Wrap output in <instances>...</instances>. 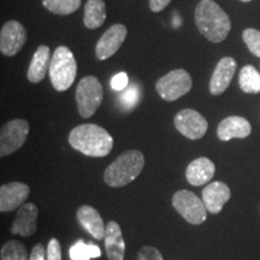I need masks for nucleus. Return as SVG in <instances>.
Segmentation results:
<instances>
[{
	"mask_svg": "<svg viewBox=\"0 0 260 260\" xmlns=\"http://www.w3.org/2000/svg\"><path fill=\"white\" fill-rule=\"evenodd\" d=\"M119 102H121L122 107H124L125 110H132L138 105L140 102V89L138 86L133 84V86H128L123 90L119 98Z\"/></svg>",
	"mask_w": 260,
	"mask_h": 260,
	"instance_id": "a878e982",
	"label": "nucleus"
},
{
	"mask_svg": "<svg viewBox=\"0 0 260 260\" xmlns=\"http://www.w3.org/2000/svg\"><path fill=\"white\" fill-rule=\"evenodd\" d=\"M230 188L224 182H212L203 190V201L210 213L217 214L230 199Z\"/></svg>",
	"mask_w": 260,
	"mask_h": 260,
	"instance_id": "dca6fc26",
	"label": "nucleus"
},
{
	"mask_svg": "<svg viewBox=\"0 0 260 260\" xmlns=\"http://www.w3.org/2000/svg\"><path fill=\"white\" fill-rule=\"evenodd\" d=\"M71 147L87 157H106L113 147V139L109 132L100 125L86 123L75 126L70 132Z\"/></svg>",
	"mask_w": 260,
	"mask_h": 260,
	"instance_id": "f257e3e1",
	"label": "nucleus"
},
{
	"mask_svg": "<svg viewBox=\"0 0 260 260\" xmlns=\"http://www.w3.org/2000/svg\"><path fill=\"white\" fill-rule=\"evenodd\" d=\"M128 83H129V79H128V75L125 73L116 74L111 80L112 89L118 90V92L124 90L126 87H128Z\"/></svg>",
	"mask_w": 260,
	"mask_h": 260,
	"instance_id": "c756f323",
	"label": "nucleus"
},
{
	"mask_svg": "<svg viewBox=\"0 0 260 260\" xmlns=\"http://www.w3.org/2000/svg\"><path fill=\"white\" fill-rule=\"evenodd\" d=\"M29 134V123L24 119H12L0 130V155L6 157L15 153L22 146Z\"/></svg>",
	"mask_w": 260,
	"mask_h": 260,
	"instance_id": "6e6552de",
	"label": "nucleus"
},
{
	"mask_svg": "<svg viewBox=\"0 0 260 260\" xmlns=\"http://www.w3.org/2000/svg\"><path fill=\"white\" fill-rule=\"evenodd\" d=\"M30 188L22 182H10L0 188V211L11 212L19 209L28 199Z\"/></svg>",
	"mask_w": 260,
	"mask_h": 260,
	"instance_id": "f8f14e48",
	"label": "nucleus"
},
{
	"mask_svg": "<svg viewBox=\"0 0 260 260\" xmlns=\"http://www.w3.org/2000/svg\"><path fill=\"white\" fill-rule=\"evenodd\" d=\"M39 210L37 205L25 203L18 209L17 216L11 225V234L22 237L34 235L38 229Z\"/></svg>",
	"mask_w": 260,
	"mask_h": 260,
	"instance_id": "ddd939ff",
	"label": "nucleus"
},
{
	"mask_svg": "<svg viewBox=\"0 0 260 260\" xmlns=\"http://www.w3.org/2000/svg\"><path fill=\"white\" fill-rule=\"evenodd\" d=\"M76 217L81 226L86 232H88L94 239L99 240V241L105 239L106 226L100 213L94 207L89 205H83L77 210Z\"/></svg>",
	"mask_w": 260,
	"mask_h": 260,
	"instance_id": "f3484780",
	"label": "nucleus"
},
{
	"mask_svg": "<svg viewBox=\"0 0 260 260\" xmlns=\"http://www.w3.org/2000/svg\"><path fill=\"white\" fill-rule=\"evenodd\" d=\"M47 260H61V247L57 239H51L48 242Z\"/></svg>",
	"mask_w": 260,
	"mask_h": 260,
	"instance_id": "c85d7f7f",
	"label": "nucleus"
},
{
	"mask_svg": "<svg viewBox=\"0 0 260 260\" xmlns=\"http://www.w3.org/2000/svg\"><path fill=\"white\" fill-rule=\"evenodd\" d=\"M27 41V31L17 21H8L0 31V51L6 57H14Z\"/></svg>",
	"mask_w": 260,
	"mask_h": 260,
	"instance_id": "9d476101",
	"label": "nucleus"
},
{
	"mask_svg": "<svg viewBox=\"0 0 260 260\" xmlns=\"http://www.w3.org/2000/svg\"><path fill=\"white\" fill-rule=\"evenodd\" d=\"M104 89L95 76H86L80 81L76 88V103L79 113L83 118H89L103 102Z\"/></svg>",
	"mask_w": 260,
	"mask_h": 260,
	"instance_id": "39448f33",
	"label": "nucleus"
},
{
	"mask_svg": "<svg viewBox=\"0 0 260 260\" xmlns=\"http://www.w3.org/2000/svg\"><path fill=\"white\" fill-rule=\"evenodd\" d=\"M2 260H29L27 247L17 240H10L2 247Z\"/></svg>",
	"mask_w": 260,
	"mask_h": 260,
	"instance_id": "393cba45",
	"label": "nucleus"
},
{
	"mask_svg": "<svg viewBox=\"0 0 260 260\" xmlns=\"http://www.w3.org/2000/svg\"><path fill=\"white\" fill-rule=\"evenodd\" d=\"M51 59L52 57L50 47L46 46V45L39 46L31 58L27 73L28 80L31 83H39L45 79L47 71H50Z\"/></svg>",
	"mask_w": 260,
	"mask_h": 260,
	"instance_id": "aec40b11",
	"label": "nucleus"
},
{
	"mask_svg": "<svg viewBox=\"0 0 260 260\" xmlns=\"http://www.w3.org/2000/svg\"><path fill=\"white\" fill-rule=\"evenodd\" d=\"M50 80L53 88L64 92L73 86L77 74V63L73 51L67 46H59L54 51L50 65Z\"/></svg>",
	"mask_w": 260,
	"mask_h": 260,
	"instance_id": "20e7f679",
	"label": "nucleus"
},
{
	"mask_svg": "<svg viewBox=\"0 0 260 260\" xmlns=\"http://www.w3.org/2000/svg\"><path fill=\"white\" fill-rule=\"evenodd\" d=\"M128 29L124 24H113L102 35L96 42L95 56L99 60L112 57L124 42Z\"/></svg>",
	"mask_w": 260,
	"mask_h": 260,
	"instance_id": "9b49d317",
	"label": "nucleus"
},
{
	"mask_svg": "<svg viewBox=\"0 0 260 260\" xmlns=\"http://www.w3.org/2000/svg\"><path fill=\"white\" fill-rule=\"evenodd\" d=\"M172 206L183 217L184 220L193 225H200L206 220L207 211L204 201L190 190H178L172 197Z\"/></svg>",
	"mask_w": 260,
	"mask_h": 260,
	"instance_id": "423d86ee",
	"label": "nucleus"
},
{
	"mask_svg": "<svg viewBox=\"0 0 260 260\" xmlns=\"http://www.w3.org/2000/svg\"><path fill=\"white\" fill-rule=\"evenodd\" d=\"M106 5L104 0H88L84 5L83 23L88 29H98L105 23Z\"/></svg>",
	"mask_w": 260,
	"mask_h": 260,
	"instance_id": "412c9836",
	"label": "nucleus"
},
{
	"mask_svg": "<svg viewBox=\"0 0 260 260\" xmlns=\"http://www.w3.org/2000/svg\"><path fill=\"white\" fill-rule=\"evenodd\" d=\"M42 5L52 14L67 16L80 9L81 0H42Z\"/></svg>",
	"mask_w": 260,
	"mask_h": 260,
	"instance_id": "5701e85b",
	"label": "nucleus"
},
{
	"mask_svg": "<svg viewBox=\"0 0 260 260\" xmlns=\"http://www.w3.org/2000/svg\"><path fill=\"white\" fill-rule=\"evenodd\" d=\"M175 126L186 138L199 140L206 134L209 123L201 113L191 109H184L175 117Z\"/></svg>",
	"mask_w": 260,
	"mask_h": 260,
	"instance_id": "1a4fd4ad",
	"label": "nucleus"
},
{
	"mask_svg": "<svg viewBox=\"0 0 260 260\" xmlns=\"http://www.w3.org/2000/svg\"><path fill=\"white\" fill-rule=\"evenodd\" d=\"M241 2H243V3H249V2H251V0H241Z\"/></svg>",
	"mask_w": 260,
	"mask_h": 260,
	"instance_id": "2f4dec72",
	"label": "nucleus"
},
{
	"mask_svg": "<svg viewBox=\"0 0 260 260\" xmlns=\"http://www.w3.org/2000/svg\"><path fill=\"white\" fill-rule=\"evenodd\" d=\"M136 260H164V258L155 247L144 246L138 252V259Z\"/></svg>",
	"mask_w": 260,
	"mask_h": 260,
	"instance_id": "cd10ccee",
	"label": "nucleus"
},
{
	"mask_svg": "<svg viewBox=\"0 0 260 260\" xmlns=\"http://www.w3.org/2000/svg\"><path fill=\"white\" fill-rule=\"evenodd\" d=\"M193 86L190 75L184 69L172 70L155 83L159 95L167 102H175L189 92Z\"/></svg>",
	"mask_w": 260,
	"mask_h": 260,
	"instance_id": "0eeeda50",
	"label": "nucleus"
},
{
	"mask_svg": "<svg viewBox=\"0 0 260 260\" xmlns=\"http://www.w3.org/2000/svg\"><path fill=\"white\" fill-rule=\"evenodd\" d=\"M171 0H149V9L153 12H160L170 4Z\"/></svg>",
	"mask_w": 260,
	"mask_h": 260,
	"instance_id": "7c9ffc66",
	"label": "nucleus"
},
{
	"mask_svg": "<svg viewBox=\"0 0 260 260\" xmlns=\"http://www.w3.org/2000/svg\"><path fill=\"white\" fill-rule=\"evenodd\" d=\"M239 84L245 93H260V74L252 65L243 67L239 75Z\"/></svg>",
	"mask_w": 260,
	"mask_h": 260,
	"instance_id": "4be33fe9",
	"label": "nucleus"
},
{
	"mask_svg": "<svg viewBox=\"0 0 260 260\" xmlns=\"http://www.w3.org/2000/svg\"><path fill=\"white\" fill-rule=\"evenodd\" d=\"M195 24L200 34L214 44L225 40L232 29L229 16L213 0H201L197 5Z\"/></svg>",
	"mask_w": 260,
	"mask_h": 260,
	"instance_id": "f03ea898",
	"label": "nucleus"
},
{
	"mask_svg": "<svg viewBox=\"0 0 260 260\" xmlns=\"http://www.w3.org/2000/svg\"><path fill=\"white\" fill-rule=\"evenodd\" d=\"M214 172H216V167L213 161L206 157H200L188 165L186 177L188 183H190L191 186L200 187L212 180Z\"/></svg>",
	"mask_w": 260,
	"mask_h": 260,
	"instance_id": "a211bd4d",
	"label": "nucleus"
},
{
	"mask_svg": "<svg viewBox=\"0 0 260 260\" xmlns=\"http://www.w3.org/2000/svg\"><path fill=\"white\" fill-rule=\"evenodd\" d=\"M237 68L236 60L233 57H224L214 68L210 80V93L212 95H220L230 86Z\"/></svg>",
	"mask_w": 260,
	"mask_h": 260,
	"instance_id": "4468645a",
	"label": "nucleus"
},
{
	"mask_svg": "<svg viewBox=\"0 0 260 260\" xmlns=\"http://www.w3.org/2000/svg\"><path fill=\"white\" fill-rule=\"evenodd\" d=\"M242 39L251 53L260 58V31L256 29L248 28L243 30Z\"/></svg>",
	"mask_w": 260,
	"mask_h": 260,
	"instance_id": "bb28decb",
	"label": "nucleus"
},
{
	"mask_svg": "<svg viewBox=\"0 0 260 260\" xmlns=\"http://www.w3.org/2000/svg\"><path fill=\"white\" fill-rule=\"evenodd\" d=\"M104 241H105V251L109 260H124L125 242L123 240L121 226L115 220L107 223Z\"/></svg>",
	"mask_w": 260,
	"mask_h": 260,
	"instance_id": "6ab92c4d",
	"label": "nucleus"
},
{
	"mask_svg": "<svg viewBox=\"0 0 260 260\" xmlns=\"http://www.w3.org/2000/svg\"><path fill=\"white\" fill-rule=\"evenodd\" d=\"M145 167L144 154L136 149L122 153L104 172V181L110 187H124L141 174Z\"/></svg>",
	"mask_w": 260,
	"mask_h": 260,
	"instance_id": "7ed1b4c3",
	"label": "nucleus"
},
{
	"mask_svg": "<svg viewBox=\"0 0 260 260\" xmlns=\"http://www.w3.org/2000/svg\"><path fill=\"white\" fill-rule=\"evenodd\" d=\"M251 123L240 116L226 117L217 128V136L222 141H229L232 139H246L251 135Z\"/></svg>",
	"mask_w": 260,
	"mask_h": 260,
	"instance_id": "2eb2a0df",
	"label": "nucleus"
},
{
	"mask_svg": "<svg viewBox=\"0 0 260 260\" xmlns=\"http://www.w3.org/2000/svg\"><path fill=\"white\" fill-rule=\"evenodd\" d=\"M69 254L71 260H90L99 258L102 255V251L96 245H87L82 240H79L70 247Z\"/></svg>",
	"mask_w": 260,
	"mask_h": 260,
	"instance_id": "b1692460",
	"label": "nucleus"
}]
</instances>
